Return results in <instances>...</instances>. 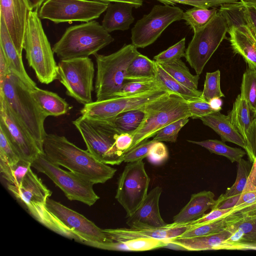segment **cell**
Here are the masks:
<instances>
[{
    "mask_svg": "<svg viewBox=\"0 0 256 256\" xmlns=\"http://www.w3.org/2000/svg\"><path fill=\"white\" fill-rule=\"evenodd\" d=\"M43 152L54 164L68 168L93 184L106 182L116 171L64 136L47 134L43 143Z\"/></svg>",
    "mask_w": 256,
    "mask_h": 256,
    "instance_id": "6da1fadb",
    "label": "cell"
},
{
    "mask_svg": "<svg viewBox=\"0 0 256 256\" xmlns=\"http://www.w3.org/2000/svg\"><path fill=\"white\" fill-rule=\"evenodd\" d=\"M0 97L6 101L43 152V143L47 134L44 123L48 116L34 98L31 90L10 72L0 84Z\"/></svg>",
    "mask_w": 256,
    "mask_h": 256,
    "instance_id": "7a4b0ae2",
    "label": "cell"
},
{
    "mask_svg": "<svg viewBox=\"0 0 256 256\" xmlns=\"http://www.w3.org/2000/svg\"><path fill=\"white\" fill-rule=\"evenodd\" d=\"M114 40L102 25L93 20L68 28L52 50L60 60L88 58Z\"/></svg>",
    "mask_w": 256,
    "mask_h": 256,
    "instance_id": "3957f363",
    "label": "cell"
},
{
    "mask_svg": "<svg viewBox=\"0 0 256 256\" xmlns=\"http://www.w3.org/2000/svg\"><path fill=\"white\" fill-rule=\"evenodd\" d=\"M23 49L29 66L40 82L48 84L58 79L54 52L44 30L38 10L30 13Z\"/></svg>",
    "mask_w": 256,
    "mask_h": 256,
    "instance_id": "277c9868",
    "label": "cell"
},
{
    "mask_svg": "<svg viewBox=\"0 0 256 256\" xmlns=\"http://www.w3.org/2000/svg\"><path fill=\"white\" fill-rule=\"evenodd\" d=\"M72 124L80 133L87 150L100 162L112 166L124 162V154L116 146V139L121 132L112 120H101L81 116Z\"/></svg>",
    "mask_w": 256,
    "mask_h": 256,
    "instance_id": "5b68a950",
    "label": "cell"
},
{
    "mask_svg": "<svg viewBox=\"0 0 256 256\" xmlns=\"http://www.w3.org/2000/svg\"><path fill=\"white\" fill-rule=\"evenodd\" d=\"M132 44H124L116 52L108 55L96 54L95 92L96 101L116 97L126 81V68L140 54Z\"/></svg>",
    "mask_w": 256,
    "mask_h": 256,
    "instance_id": "8992f818",
    "label": "cell"
},
{
    "mask_svg": "<svg viewBox=\"0 0 256 256\" xmlns=\"http://www.w3.org/2000/svg\"><path fill=\"white\" fill-rule=\"evenodd\" d=\"M184 118H190L187 100L176 94L170 93L152 102L144 110L140 126L131 134L133 141L127 152L154 136L166 125Z\"/></svg>",
    "mask_w": 256,
    "mask_h": 256,
    "instance_id": "52a82bcc",
    "label": "cell"
},
{
    "mask_svg": "<svg viewBox=\"0 0 256 256\" xmlns=\"http://www.w3.org/2000/svg\"><path fill=\"white\" fill-rule=\"evenodd\" d=\"M228 24L218 11L194 34L185 51L184 58L196 74L200 76L214 53L225 38Z\"/></svg>",
    "mask_w": 256,
    "mask_h": 256,
    "instance_id": "ba28073f",
    "label": "cell"
},
{
    "mask_svg": "<svg viewBox=\"0 0 256 256\" xmlns=\"http://www.w3.org/2000/svg\"><path fill=\"white\" fill-rule=\"evenodd\" d=\"M32 167L48 176L70 200H77L91 206L100 198L93 189L94 184L70 171L61 168L50 162L44 152L34 160Z\"/></svg>",
    "mask_w": 256,
    "mask_h": 256,
    "instance_id": "9c48e42d",
    "label": "cell"
},
{
    "mask_svg": "<svg viewBox=\"0 0 256 256\" xmlns=\"http://www.w3.org/2000/svg\"><path fill=\"white\" fill-rule=\"evenodd\" d=\"M94 72V62L88 57L60 60L58 80L68 96L86 105L92 102Z\"/></svg>",
    "mask_w": 256,
    "mask_h": 256,
    "instance_id": "30bf717a",
    "label": "cell"
},
{
    "mask_svg": "<svg viewBox=\"0 0 256 256\" xmlns=\"http://www.w3.org/2000/svg\"><path fill=\"white\" fill-rule=\"evenodd\" d=\"M172 93L164 89L148 91L137 94L114 97L84 105L82 116L88 118L110 120L118 114L130 110H144L152 102Z\"/></svg>",
    "mask_w": 256,
    "mask_h": 256,
    "instance_id": "8fae6325",
    "label": "cell"
},
{
    "mask_svg": "<svg viewBox=\"0 0 256 256\" xmlns=\"http://www.w3.org/2000/svg\"><path fill=\"white\" fill-rule=\"evenodd\" d=\"M108 2L90 0H46L38 12L40 19L55 24L88 22L106 11Z\"/></svg>",
    "mask_w": 256,
    "mask_h": 256,
    "instance_id": "7c38bea8",
    "label": "cell"
},
{
    "mask_svg": "<svg viewBox=\"0 0 256 256\" xmlns=\"http://www.w3.org/2000/svg\"><path fill=\"white\" fill-rule=\"evenodd\" d=\"M150 178L142 160L128 162L120 176L115 198L126 218L132 216L146 198Z\"/></svg>",
    "mask_w": 256,
    "mask_h": 256,
    "instance_id": "4fadbf2b",
    "label": "cell"
},
{
    "mask_svg": "<svg viewBox=\"0 0 256 256\" xmlns=\"http://www.w3.org/2000/svg\"><path fill=\"white\" fill-rule=\"evenodd\" d=\"M183 12L182 10L174 6H154L132 28V44L136 48H144L152 44L170 25L182 19Z\"/></svg>",
    "mask_w": 256,
    "mask_h": 256,
    "instance_id": "5bb4252c",
    "label": "cell"
},
{
    "mask_svg": "<svg viewBox=\"0 0 256 256\" xmlns=\"http://www.w3.org/2000/svg\"><path fill=\"white\" fill-rule=\"evenodd\" d=\"M46 206L64 224L82 240V244L99 248L104 243L112 242L107 238L102 229L83 215L60 202L48 198Z\"/></svg>",
    "mask_w": 256,
    "mask_h": 256,
    "instance_id": "9a60e30c",
    "label": "cell"
},
{
    "mask_svg": "<svg viewBox=\"0 0 256 256\" xmlns=\"http://www.w3.org/2000/svg\"><path fill=\"white\" fill-rule=\"evenodd\" d=\"M0 129L22 160L32 163L42 152L33 138L2 97H0Z\"/></svg>",
    "mask_w": 256,
    "mask_h": 256,
    "instance_id": "2e32d148",
    "label": "cell"
},
{
    "mask_svg": "<svg viewBox=\"0 0 256 256\" xmlns=\"http://www.w3.org/2000/svg\"><path fill=\"white\" fill-rule=\"evenodd\" d=\"M31 168L18 186L8 184L7 187L24 204L30 214L36 220H38L49 212L46 201L52 192L32 172Z\"/></svg>",
    "mask_w": 256,
    "mask_h": 256,
    "instance_id": "e0dca14e",
    "label": "cell"
},
{
    "mask_svg": "<svg viewBox=\"0 0 256 256\" xmlns=\"http://www.w3.org/2000/svg\"><path fill=\"white\" fill-rule=\"evenodd\" d=\"M31 11L28 0H0V17L4 21L12 40L21 55Z\"/></svg>",
    "mask_w": 256,
    "mask_h": 256,
    "instance_id": "ac0fdd59",
    "label": "cell"
},
{
    "mask_svg": "<svg viewBox=\"0 0 256 256\" xmlns=\"http://www.w3.org/2000/svg\"><path fill=\"white\" fill-rule=\"evenodd\" d=\"M245 100L238 95L229 116L230 121L242 136L248 160L252 164L256 155V118L253 119Z\"/></svg>",
    "mask_w": 256,
    "mask_h": 256,
    "instance_id": "d6986e66",
    "label": "cell"
},
{
    "mask_svg": "<svg viewBox=\"0 0 256 256\" xmlns=\"http://www.w3.org/2000/svg\"><path fill=\"white\" fill-rule=\"evenodd\" d=\"M162 188L157 186L147 194L136 212L127 218L126 224L132 228L159 229L168 227L169 224L162 218L159 208V200Z\"/></svg>",
    "mask_w": 256,
    "mask_h": 256,
    "instance_id": "ffe728a7",
    "label": "cell"
},
{
    "mask_svg": "<svg viewBox=\"0 0 256 256\" xmlns=\"http://www.w3.org/2000/svg\"><path fill=\"white\" fill-rule=\"evenodd\" d=\"M191 228L188 225L180 226L168 227L159 229H135L128 228L102 229L107 238L112 242H122L137 238H156L170 240L179 237Z\"/></svg>",
    "mask_w": 256,
    "mask_h": 256,
    "instance_id": "44dd1931",
    "label": "cell"
},
{
    "mask_svg": "<svg viewBox=\"0 0 256 256\" xmlns=\"http://www.w3.org/2000/svg\"><path fill=\"white\" fill-rule=\"evenodd\" d=\"M214 194L211 191L203 190L192 194L189 202L173 218L169 227L174 228L186 225L202 216L215 204Z\"/></svg>",
    "mask_w": 256,
    "mask_h": 256,
    "instance_id": "7402d4cb",
    "label": "cell"
},
{
    "mask_svg": "<svg viewBox=\"0 0 256 256\" xmlns=\"http://www.w3.org/2000/svg\"><path fill=\"white\" fill-rule=\"evenodd\" d=\"M0 47L4 53L10 72L16 75L30 90H32L36 88V84L26 72L22 55L18 52L4 21L0 17Z\"/></svg>",
    "mask_w": 256,
    "mask_h": 256,
    "instance_id": "603a6c76",
    "label": "cell"
},
{
    "mask_svg": "<svg viewBox=\"0 0 256 256\" xmlns=\"http://www.w3.org/2000/svg\"><path fill=\"white\" fill-rule=\"evenodd\" d=\"M133 4L122 2H109L102 25L109 33L130 28L134 18L132 14Z\"/></svg>",
    "mask_w": 256,
    "mask_h": 256,
    "instance_id": "cb8c5ba5",
    "label": "cell"
},
{
    "mask_svg": "<svg viewBox=\"0 0 256 256\" xmlns=\"http://www.w3.org/2000/svg\"><path fill=\"white\" fill-rule=\"evenodd\" d=\"M218 11L231 26H246L256 34V6H244L240 1L224 4Z\"/></svg>",
    "mask_w": 256,
    "mask_h": 256,
    "instance_id": "d4e9b609",
    "label": "cell"
},
{
    "mask_svg": "<svg viewBox=\"0 0 256 256\" xmlns=\"http://www.w3.org/2000/svg\"><path fill=\"white\" fill-rule=\"evenodd\" d=\"M202 123L218 134L224 142L234 143L245 149L244 140L232 125L229 115L215 112L200 118Z\"/></svg>",
    "mask_w": 256,
    "mask_h": 256,
    "instance_id": "484cf974",
    "label": "cell"
},
{
    "mask_svg": "<svg viewBox=\"0 0 256 256\" xmlns=\"http://www.w3.org/2000/svg\"><path fill=\"white\" fill-rule=\"evenodd\" d=\"M232 235L226 230L206 236L190 238L177 237L170 240V244L190 251L214 250L216 246L221 244Z\"/></svg>",
    "mask_w": 256,
    "mask_h": 256,
    "instance_id": "4316f807",
    "label": "cell"
},
{
    "mask_svg": "<svg viewBox=\"0 0 256 256\" xmlns=\"http://www.w3.org/2000/svg\"><path fill=\"white\" fill-rule=\"evenodd\" d=\"M32 95L47 116L66 114L72 108L66 101L57 94L36 87L31 90Z\"/></svg>",
    "mask_w": 256,
    "mask_h": 256,
    "instance_id": "83f0119b",
    "label": "cell"
},
{
    "mask_svg": "<svg viewBox=\"0 0 256 256\" xmlns=\"http://www.w3.org/2000/svg\"><path fill=\"white\" fill-rule=\"evenodd\" d=\"M228 32L233 52L240 54L248 64L256 68V46L252 39L241 28L231 26Z\"/></svg>",
    "mask_w": 256,
    "mask_h": 256,
    "instance_id": "f1b7e54d",
    "label": "cell"
},
{
    "mask_svg": "<svg viewBox=\"0 0 256 256\" xmlns=\"http://www.w3.org/2000/svg\"><path fill=\"white\" fill-rule=\"evenodd\" d=\"M156 78V62L140 53L129 64L124 76L126 81L150 80Z\"/></svg>",
    "mask_w": 256,
    "mask_h": 256,
    "instance_id": "f546056e",
    "label": "cell"
},
{
    "mask_svg": "<svg viewBox=\"0 0 256 256\" xmlns=\"http://www.w3.org/2000/svg\"><path fill=\"white\" fill-rule=\"evenodd\" d=\"M228 229L232 235L224 242L256 243V213L240 218Z\"/></svg>",
    "mask_w": 256,
    "mask_h": 256,
    "instance_id": "4dcf8cb0",
    "label": "cell"
},
{
    "mask_svg": "<svg viewBox=\"0 0 256 256\" xmlns=\"http://www.w3.org/2000/svg\"><path fill=\"white\" fill-rule=\"evenodd\" d=\"M241 217L242 216L230 214L214 220L192 227L179 237L190 238L220 232L226 230Z\"/></svg>",
    "mask_w": 256,
    "mask_h": 256,
    "instance_id": "1f68e13d",
    "label": "cell"
},
{
    "mask_svg": "<svg viewBox=\"0 0 256 256\" xmlns=\"http://www.w3.org/2000/svg\"><path fill=\"white\" fill-rule=\"evenodd\" d=\"M156 79L168 91L180 96L187 101L202 98V92L194 90L184 86L171 76L156 62Z\"/></svg>",
    "mask_w": 256,
    "mask_h": 256,
    "instance_id": "d6a6232c",
    "label": "cell"
},
{
    "mask_svg": "<svg viewBox=\"0 0 256 256\" xmlns=\"http://www.w3.org/2000/svg\"><path fill=\"white\" fill-rule=\"evenodd\" d=\"M189 142L199 145L207 149L211 153L226 158L231 162H238L246 154L245 150L232 148L226 145L224 142L217 140H206L202 141L187 140Z\"/></svg>",
    "mask_w": 256,
    "mask_h": 256,
    "instance_id": "836d02e7",
    "label": "cell"
},
{
    "mask_svg": "<svg viewBox=\"0 0 256 256\" xmlns=\"http://www.w3.org/2000/svg\"><path fill=\"white\" fill-rule=\"evenodd\" d=\"M160 64L171 76L184 86L194 90H198L200 76L192 74L181 59L170 64Z\"/></svg>",
    "mask_w": 256,
    "mask_h": 256,
    "instance_id": "e575fe53",
    "label": "cell"
},
{
    "mask_svg": "<svg viewBox=\"0 0 256 256\" xmlns=\"http://www.w3.org/2000/svg\"><path fill=\"white\" fill-rule=\"evenodd\" d=\"M218 10L194 6L183 12L182 19L194 32L206 25L218 13Z\"/></svg>",
    "mask_w": 256,
    "mask_h": 256,
    "instance_id": "d590c367",
    "label": "cell"
},
{
    "mask_svg": "<svg viewBox=\"0 0 256 256\" xmlns=\"http://www.w3.org/2000/svg\"><path fill=\"white\" fill-rule=\"evenodd\" d=\"M240 95L256 116V68L250 64L243 74Z\"/></svg>",
    "mask_w": 256,
    "mask_h": 256,
    "instance_id": "8d00e7d4",
    "label": "cell"
},
{
    "mask_svg": "<svg viewBox=\"0 0 256 256\" xmlns=\"http://www.w3.org/2000/svg\"><path fill=\"white\" fill-rule=\"evenodd\" d=\"M144 116V110H133L122 112L110 120L121 132L132 134L140 126Z\"/></svg>",
    "mask_w": 256,
    "mask_h": 256,
    "instance_id": "74e56055",
    "label": "cell"
},
{
    "mask_svg": "<svg viewBox=\"0 0 256 256\" xmlns=\"http://www.w3.org/2000/svg\"><path fill=\"white\" fill-rule=\"evenodd\" d=\"M31 167V162L22 159L14 164L0 160V172L2 177L8 184L14 186L20 184Z\"/></svg>",
    "mask_w": 256,
    "mask_h": 256,
    "instance_id": "f35d334b",
    "label": "cell"
},
{
    "mask_svg": "<svg viewBox=\"0 0 256 256\" xmlns=\"http://www.w3.org/2000/svg\"><path fill=\"white\" fill-rule=\"evenodd\" d=\"M256 213V186L246 183L231 214L244 216Z\"/></svg>",
    "mask_w": 256,
    "mask_h": 256,
    "instance_id": "ab89813d",
    "label": "cell"
},
{
    "mask_svg": "<svg viewBox=\"0 0 256 256\" xmlns=\"http://www.w3.org/2000/svg\"><path fill=\"white\" fill-rule=\"evenodd\" d=\"M237 173L234 184L222 194L225 197H230L240 194L246 184L252 164L249 160L242 158L237 162Z\"/></svg>",
    "mask_w": 256,
    "mask_h": 256,
    "instance_id": "60d3db41",
    "label": "cell"
},
{
    "mask_svg": "<svg viewBox=\"0 0 256 256\" xmlns=\"http://www.w3.org/2000/svg\"><path fill=\"white\" fill-rule=\"evenodd\" d=\"M160 89L166 90L156 79L150 80L129 81L124 84L116 97L130 96L150 90Z\"/></svg>",
    "mask_w": 256,
    "mask_h": 256,
    "instance_id": "b9f144b4",
    "label": "cell"
},
{
    "mask_svg": "<svg viewBox=\"0 0 256 256\" xmlns=\"http://www.w3.org/2000/svg\"><path fill=\"white\" fill-rule=\"evenodd\" d=\"M120 243H122L126 250L140 252L166 247L170 244V240L156 238H137Z\"/></svg>",
    "mask_w": 256,
    "mask_h": 256,
    "instance_id": "7bdbcfd3",
    "label": "cell"
},
{
    "mask_svg": "<svg viewBox=\"0 0 256 256\" xmlns=\"http://www.w3.org/2000/svg\"><path fill=\"white\" fill-rule=\"evenodd\" d=\"M220 75L219 70L206 72L201 96L204 100L208 102L213 98L224 96L220 88Z\"/></svg>",
    "mask_w": 256,
    "mask_h": 256,
    "instance_id": "ee69618b",
    "label": "cell"
},
{
    "mask_svg": "<svg viewBox=\"0 0 256 256\" xmlns=\"http://www.w3.org/2000/svg\"><path fill=\"white\" fill-rule=\"evenodd\" d=\"M185 51L186 37H184L166 50L155 56L154 59L159 64H170L184 57Z\"/></svg>",
    "mask_w": 256,
    "mask_h": 256,
    "instance_id": "f6af8a7d",
    "label": "cell"
},
{
    "mask_svg": "<svg viewBox=\"0 0 256 256\" xmlns=\"http://www.w3.org/2000/svg\"><path fill=\"white\" fill-rule=\"evenodd\" d=\"M189 118H181L166 125L156 134L152 140L159 142H176L180 131L188 122Z\"/></svg>",
    "mask_w": 256,
    "mask_h": 256,
    "instance_id": "bcb514c9",
    "label": "cell"
},
{
    "mask_svg": "<svg viewBox=\"0 0 256 256\" xmlns=\"http://www.w3.org/2000/svg\"><path fill=\"white\" fill-rule=\"evenodd\" d=\"M164 4L174 6L177 4L209 8L229 3L236 2L238 0H156Z\"/></svg>",
    "mask_w": 256,
    "mask_h": 256,
    "instance_id": "7dc6e473",
    "label": "cell"
},
{
    "mask_svg": "<svg viewBox=\"0 0 256 256\" xmlns=\"http://www.w3.org/2000/svg\"><path fill=\"white\" fill-rule=\"evenodd\" d=\"M20 159L4 133L0 129V160L9 164H14Z\"/></svg>",
    "mask_w": 256,
    "mask_h": 256,
    "instance_id": "c3c4849f",
    "label": "cell"
},
{
    "mask_svg": "<svg viewBox=\"0 0 256 256\" xmlns=\"http://www.w3.org/2000/svg\"><path fill=\"white\" fill-rule=\"evenodd\" d=\"M156 140H146L124 153V162H135L143 160L148 156L150 150Z\"/></svg>",
    "mask_w": 256,
    "mask_h": 256,
    "instance_id": "681fc988",
    "label": "cell"
},
{
    "mask_svg": "<svg viewBox=\"0 0 256 256\" xmlns=\"http://www.w3.org/2000/svg\"><path fill=\"white\" fill-rule=\"evenodd\" d=\"M190 118L192 119L200 118L206 115L215 112L210 106L208 102L202 98L187 101Z\"/></svg>",
    "mask_w": 256,
    "mask_h": 256,
    "instance_id": "f907efd6",
    "label": "cell"
},
{
    "mask_svg": "<svg viewBox=\"0 0 256 256\" xmlns=\"http://www.w3.org/2000/svg\"><path fill=\"white\" fill-rule=\"evenodd\" d=\"M168 156V152L166 146L162 142L156 141L147 158L152 164L159 165L166 160Z\"/></svg>",
    "mask_w": 256,
    "mask_h": 256,
    "instance_id": "816d5d0a",
    "label": "cell"
},
{
    "mask_svg": "<svg viewBox=\"0 0 256 256\" xmlns=\"http://www.w3.org/2000/svg\"><path fill=\"white\" fill-rule=\"evenodd\" d=\"M232 208L226 209L214 208L211 210V211L204 214L202 216L194 220L187 224L190 225L191 228L194 227L200 224L208 222L218 218L230 214Z\"/></svg>",
    "mask_w": 256,
    "mask_h": 256,
    "instance_id": "f5cc1de1",
    "label": "cell"
},
{
    "mask_svg": "<svg viewBox=\"0 0 256 256\" xmlns=\"http://www.w3.org/2000/svg\"><path fill=\"white\" fill-rule=\"evenodd\" d=\"M214 250H256V243L224 242L216 246Z\"/></svg>",
    "mask_w": 256,
    "mask_h": 256,
    "instance_id": "db71d44e",
    "label": "cell"
},
{
    "mask_svg": "<svg viewBox=\"0 0 256 256\" xmlns=\"http://www.w3.org/2000/svg\"><path fill=\"white\" fill-rule=\"evenodd\" d=\"M133 136L131 134L122 132L116 138V146L119 151L124 154L131 146Z\"/></svg>",
    "mask_w": 256,
    "mask_h": 256,
    "instance_id": "11a10c76",
    "label": "cell"
},
{
    "mask_svg": "<svg viewBox=\"0 0 256 256\" xmlns=\"http://www.w3.org/2000/svg\"><path fill=\"white\" fill-rule=\"evenodd\" d=\"M240 196V194H238L230 197H225L222 194L216 200L215 204L212 209H226L231 208L236 204Z\"/></svg>",
    "mask_w": 256,
    "mask_h": 256,
    "instance_id": "9f6ffc18",
    "label": "cell"
},
{
    "mask_svg": "<svg viewBox=\"0 0 256 256\" xmlns=\"http://www.w3.org/2000/svg\"><path fill=\"white\" fill-rule=\"evenodd\" d=\"M10 73V70L6 58L2 49L0 47V84Z\"/></svg>",
    "mask_w": 256,
    "mask_h": 256,
    "instance_id": "6f0895ef",
    "label": "cell"
},
{
    "mask_svg": "<svg viewBox=\"0 0 256 256\" xmlns=\"http://www.w3.org/2000/svg\"><path fill=\"white\" fill-rule=\"evenodd\" d=\"M98 1L104 2H126L132 4L134 6V8H138L142 6L143 4V0H90Z\"/></svg>",
    "mask_w": 256,
    "mask_h": 256,
    "instance_id": "680465c9",
    "label": "cell"
},
{
    "mask_svg": "<svg viewBox=\"0 0 256 256\" xmlns=\"http://www.w3.org/2000/svg\"><path fill=\"white\" fill-rule=\"evenodd\" d=\"M246 183L256 186V155L252 163L250 174Z\"/></svg>",
    "mask_w": 256,
    "mask_h": 256,
    "instance_id": "91938a15",
    "label": "cell"
},
{
    "mask_svg": "<svg viewBox=\"0 0 256 256\" xmlns=\"http://www.w3.org/2000/svg\"><path fill=\"white\" fill-rule=\"evenodd\" d=\"M208 103L215 112H219L222 110L223 102L220 98H213L208 102Z\"/></svg>",
    "mask_w": 256,
    "mask_h": 256,
    "instance_id": "94428289",
    "label": "cell"
},
{
    "mask_svg": "<svg viewBox=\"0 0 256 256\" xmlns=\"http://www.w3.org/2000/svg\"><path fill=\"white\" fill-rule=\"evenodd\" d=\"M236 27L241 28L244 32L252 39L256 46V34L248 27L246 26H240Z\"/></svg>",
    "mask_w": 256,
    "mask_h": 256,
    "instance_id": "6125c7cd",
    "label": "cell"
},
{
    "mask_svg": "<svg viewBox=\"0 0 256 256\" xmlns=\"http://www.w3.org/2000/svg\"><path fill=\"white\" fill-rule=\"evenodd\" d=\"M45 0H28L32 10H38Z\"/></svg>",
    "mask_w": 256,
    "mask_h": 256,
    "instance_id": "be15d7a7",
    "label": "cell"
},
{
    "mask_svg": "<svg viewBox=\"0 0 256 256\" xmlns=\"http://www.w3.org/2000/svg\"><path fill=\"white\" fill-rule=\"evenodd\" d=\"M244 6H256V0H239Z\"/></svg>",
    "mask_w": 256,
    "mask_h": 256,
    "instance_id": "e7e4bbea",
    "label": "cell"
}]
</instances>
